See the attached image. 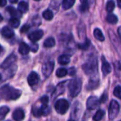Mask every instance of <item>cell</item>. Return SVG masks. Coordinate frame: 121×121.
I'll return each mask as SVG.
<instances>
[{"label":"cell","instance_id":"1","mask_svg":"<svg viewBox=\"0 0 121 121\" xmlns=\"http://www.w3.org/2000/svg\"><path fill=\"white\" fill-rule=\"evenodd\" d=\"M21 95V91L16 89L8 84L0 88V99L6 101L16 100Z\"/></svg>","mask_w":121,"mask_h":121},{"label":"cell","instance_id":"2","mask_svg":"<svg viewBox=\"0 0 121 121\" xmlns=\"http://www.w3.org/2000/svg\"><path fill=\"white\" fill-rule=\"evenodd\" d=\"M82 68L86 75L93 77L96 75L98 71L97 60L95 57H91L83 65Z\"/></svg>","mask_w":121,"mask_h":121},{"label":"cell","instance_id":"3","mask_svg":"<svg viewBox=\"0 0 121 121\" xmlns=\"http://www.w3.org/2000/svg\"><path fill=\"white\" fill-rule=\"evenodd\" d=\"M82 82L79 78L72 79L69 84V94L72 97H76L82 91Z\"/></svg>","mask_w":121,"mask_h":121},{"label":"cell","instance_id":"4","mask_svg":"<svg viewBox=\"0 0 121 121\" xmlns=\"http://www.w3.org/2000/svg\"><path fill=\"white\" fill-rule=\"evenodd\" d=\"M69 108V102L65 100V99H59L55 105V111H57V113L63 115L65 113H67V111H68Z\"/></svg>","mask_w":121,"mask_h":121},{"label":"cell","instance_id":"5","mask_svg":"<svg viewBox=\"0 0 121 121\" xmlns=\"http://www.w3.org/2000/svg\"><path fill=\"white\" fill-rule=\"evenodd\" d=\"M120 111V105L118 101L113 100L109 106V109H108V117L109 119L113 120L115 119Z\"/></svg>","mask_w":121,"mask_h":121},{"label":"cell","instance_id":"6","mask_svg":"<svg viewBox=\"0 0 121 121\" xmlns=\"http://www.w3.org/2000/svg\"><path fill=\"white\" fill-rule=\"evenodd\" d=\"M55 62L54 61H48L45 62L42 66V72L45 77H48L54 69Z\"/></svg>","mask_w":121,"mask_h":121},{"label":"cell","instance_id":"7","mask_svg":"<svg viewBox=\"0 0 121 121\" xmlns=\"http://www.w3.org/2000/svg\"><path fill=\"white\" fill-rule=\"evenodd\" d=\"M99 104V100L96 96H91L89 97L86 101V107L89 110H94L96 109Z\"/></svg>","mask_w":121,"mask_h":121},{"label":"cell","instance_id":"8","mask_svg":"<svg viewBox=\"0 0 121 121\" xmlns=\"http://www.w3.org/2000/svg\"><path fill=\"white\" fill-rule=\"evenodd\" d=\"M16 56L14 54H11L5 59L4 62L1 64V67L5 69H8L11 66H13V65L14 64V62H16Z\"/></svg>","mask_w":121,"mask_h":121},{"label":"cell","instance_id":"9","mask_svg":"<svg viewBox=\"0 0 121 121\" xmlns=\"http://www.w3.org/2000/svg\"><path fill=\"white\" fill-rule=\"evenodd\" d=\"M101 62H102L101 70H102L104 77H106L111 72V67L110 64L108 62V61L106 60V59L105 58L104 56H102Z\"/></svg>","mask_w":121,"mask_h":121},{"label":"cell","instance_id":"10","mask_svg":"<svg viewBox=\"0 0 121 121\" xmlns=\"http://www.w3.org/2000/svg\"><path fill=\"white\" fill-rule=\"evenodd\" d=\"M43 36V31L42 30H37L28 34V38L32 42L35 43L36 41H38L40 38H42Z\"/></svg>","mask_w":121,"mask_h":121},{"label":"cell","instance_id":"11","mask_svg":"<svg viewBox=\"0 0 121 121\" xmlns=\"http://www.w3.org/2000/svg\"><path fill=\"white\" fill-rule=\"evenodd\" d=\"M39 82V76L38 74L35 72H32L30 73V74L28 77V83L30 86H35L36 84H38Z\"/></svg>","mask_w":121,"mask_h":121},{"label":"cell","instance_id":"12","mask_svg":"<svg viewBox=\"0 0 121 121\" xmlns=\"http://www.w3.org/2000/svg\"><path fill=\"white\" fill-rule=\"evenodd\" d=\"M25 114L22 109H16L13 113V118L15 121H22L24 118Z\"/></svg>","mask_w":121,"mask_h":121},{"label":"cell","instance_id":"13","mask_svg":"<svg viewBox=\"0 0 121 121\" xmlns=\"http://www.w3.org/2000/svg\"><path fill=\"white\" fill-rule=\"evenodd\" d=\"M1 34L5 38H11L14 35V32L8 26H4L1 30Z\"/></svg>","mask_w":121,"mask_h":121},{"label":"cell","instance_id":"14","mask_svg":"<svg viewBox=\"0 0 121 121\" xmlns=\"http://www.w3.org/2000/svg\"><path fill=\"white\" fill-rule=\"evenodd\" d=\"M66 83H67V82H63L60 83L57 86V87L55 89V93H54V97L55 98L57 97L58 95L62 94L65 91V84Z\"/></svg>","mask_w":121,"mask_h":121},{"label":"cell","instance_id":"15","mask_svg":"<svg viewBox=\"0 0 121 121\" xmlns=\"http://www.w3.org/2000/svg\"><path fill=\"white\" fill-rule=\"evenodd\" d=\"M30 51V48H29V46L24 42H21L19 45V48H18V52L20 54L23 55H27L28 54Z\"/></svg>","mask_w":121,"mask_h":121},{"label":"cell","instance_id":"16","mask_svg":"<svg viewBox=\"0 0 121 121\" xmlns=\"http://www.w3.org/2000/svg\"><path fill=\"white\" fill-rule=\"evenodd\" d=\"M18 9L22 13L27 12V11L28 10V3L26 2V1H20L18 5Z\"/></svg>","mask_w":121,"mask_h":121},{"label":"cell","instance_id":"17","mask_svg":"<svg viewBox=\"0 0 121 121\" xmlns=\"http://www.w3.org/2000/svg\"><path fill=\"white\" fill-rule=\"evenodd\" d=\"M70 62V57L68 55H62L58 57V62L62 65H65L69 64Z\"/></svg>","mask_w":121,"mask_h":121},{"label":"cell","instance_id":"18","mask_svg":"<svg viewBox=\"0 0 121 121\" xmlns=\"http://www.w3.org/2000/svg\"><path fill=\"white\" fill-rule=\"evenodd\" d=\"M94 35L96 39H97L99 41H104L105 40V37L103 35L102 31L99 28H96L94 30Z\"/></svg>","mask_w":121,"mask_h":121},{"label":"cell","instance_id":"19","mask_svg":"<svg viewBox=\"0 0 121 121\" xmlns=\"http://www.w3.org/2000/svg\"><path fill=\"white\" fill-rule=\"evenodd\" d=\"M99 86V82L96 79H91L89 81L88 85L86 86V89L88 90H92L96 89Z\"/></svg>","mask_w":121,"mask_h":121},{"label":"cell","instance_id":"20","mask_svg":"<svg viewBox=\"0 0 121 121\" xmlns=\"http://www.w3.org/2000/svg\"><path fill=\"white\" fill-rule=\"evenodd\" d=\"M109 37L111 39V41H112L113 44L114 45V46L116 47V48L118 49L119 48V42L117 40V38L113 30H109Z\"/></svg>","mask_w":121,"mask_h":121},{"label":"cell","instance_id":"21","mask_svg":"<svg viewBox=\"0 0 121 121\" xmlns=\"http://www.w3.org/2000/svg\"><path fill=\"white\" fill-rule=\"evenodd\" d=\"M43 45L45 48H52L55 45V40L53 38L50 37L44 41Z\"/></svg>","mask_w":121,"mask_h":121},{"label":"cell","instance_id":"22","mask_svg":"<svg viewBox=\"0 0 121 121\" xmlns=\"http://www.w3.org/2000/svg\"><path fill=\"white\" fill-rule=\"evenodd\" d=\"M74 3H75V1L74 0H65L62 1V8L65 10H67L72 8Z\"/></svg>","mask_w":121,"mask_h":121},{"label":"cell","instance_id":"23","mask_svg":"<svg viewBox=\"0 0 121 121\" xmlns=\"http://www.w3.org/2000/svg\"><path fill=\"white\" fill-rule=\"evenodd\" d=\"M9 112V108L7 106L0 107V121H2L6 117V114Z\"/></svg>","mask_w":121,"mask_h":121},{"label":"cell","instance_id":"24","mask_svg":"<svg viewBox=\"0 0 121 121\" xmlns=\"http://www.w3.org/2000/svg\"><path fill=\"white\" fill-rule=\"evenodd\" d=\"M106 21L109 23H111V24H116L118 21V17L113 14V13H110L106 17Z\"/></svg>","mask_w":121,"mask_h":121},{"label":"cell","instance_id":"25","mask_svg":"<svg viewBox=\"0 0 121 121\" xmlns=\"http://www.w3.org/2000/svg\"><path fill=\"white\" fill-rule=\"evenodd\" d=\"M104 115H105V112L103 110H99L93 117V120L94 121H101Z\"/></svg>","mask_w":121,"mask_h":121},{"label":"cell","instance_id":"26","mask_svg":"<svg viewBox=\"0 0 121 121\" xmlns=\"http://www.w3.org/2000/svg\"><path fill=\"white\" fill-rule=\"evenodd\" d=\"M43 16L45 20L50 21V20H52L53 18V13L50 9H46L43 13Z\"/></svg>","mask_w":121,"mask_h":121},{"label":"cell","instance_id":"27","mask_svg":"<svg viewBox=\"0 0 121 121\" xmlns=\"http://www.w3.org/2000/svg\"><path fill=\"white\" fill-rule=\"evenodd\" d=\"M6 11L9 13V14L13 18H16V16H17L18 15V13L17 10L13 6H8L6 8Z\"/></svg>","mask_w":121,"mask_h":121},{"label":"cell","instance_id":"28","mask_svg":"<svg viewBox=\"0 0 121 121\" xmlns=\"http://www.w3.org/2000/svg\"><path fill=\"white\" fill-rule=\"evenodd\" d=\"M90 44H91L90 40H89V39H87V38H86V39L85 40V41H84L83 43H82V44H79L78 47H79V49H82V50H87V49L89 48Z\"/></svg>","mask_w":121,"mask_h":121},{"label":"cell","instance_id":"29","mask_svg":"<svg viewBox=\"0 0 121 121\" xmlns=\"http://www.w3.org/2000/svg\"><path fill=\"white\" fill-rule=\"evenodd\" d=\"M9 24L13 28H18L20 25V21L17 18H11L9 20Z\"/></svg>","mask_w":121,"mask_h":121},{"label":"cell","instance_id":"30","mask_svg":"<svg viewBox=\"0 0 121 121\" xmlns=\"http://www.w3.org/2000/svg\"><path fill=\"white\" fill-rule=\"evenodd\" d=\"M67 74V70L65 68H60L57 70L56 72V75L57 77L61 78V77H64L65 76H66Z\"/></svg>","mask_w":121,"mask_h":121},{"label":"cell","instance_id":"31","mask_svg":"<svg viewBox=\"0 0 121 121\" xmlns=\"http://www.w3.org/2000/svg\"><path fill=\"white\" fill-rule=\"evenodd\" d=\"M81 3H82V5L80 6V8H79L81 12H82V13L86 12L89 9L88 2L86 1H81Z\"/></svg>","mask_w":121,"mask_h":121},{"label":"cell","instance_id":"32","mask_svg":"<svg viewBox=\"0 0 121 121\" xmlns=\"http://www.w3.org/2000/svg\"><path fill=\"white\" fill-rule=\"evenodd\" d=\"M33 114L35 117H37V118H39L42 116V111H41V109L40 108H38V107H33Z\"/></svg>","mask_w":121,"mask_h":121},{"label":"cell","instance_id":"33","mask_svg":"<svg viewBox=\"0 0 121 121\" xmlns=\"http://www.w3.org/2000/svg\"><path fill=\"white\" fill-rule=\"evenodd\" d=\"M115 8V2L113 1H109L106 4V11L109 13L112 12Z\"/></svg>","mask_w":121,"mask_h":121},{"label":"cell","instance_id":"34","mask_svg":"<svg viewBox=\"0 0 121 121\" xmlns=\"http://www.w3.org/2000/svg\"><path fill=\"white\" fill-rule=\"evenodd\" d=\"M113 94L118 97V99H121V86H117L115 89H114V91H113Z\"/></svg>","mask_w":121,"mask_h":121},{"label":"cell","instance_id":"35","mask_svg":"<svg viewBox=\"0 0 121 121\" xmlns=\"http://www.w3.org/2000/svg\"><path fill=\"white\" fill-rule=\"evenodd\" d=\"M48 101H49V99L47 96H44L40 99L42 106H48Z\"/></svg>","mask_w":121,"mask_h":121},{"label":"cell","instance_id":"36","mask_svg":"<svg viewBox=\"0 0 121 121\" xmlns=\"http://www.w3.org/2000/svg\"><path fill=\"white\" fill-rule=\"evenodd\" d=\"M29 48L31 51H33V52H35L38 50V45L36 43H32L30 45V47H29Z\"/></svg>","mask_w":121,"mask_h":121},{"label":"cell","instance_id":"37","mask_svg":"<svg viewBox=\"0 0 121 121\" xmlns=\"http://www.w3.org/2000/svg\"><path fill=\"white\" fill-rule=\"evenodd\" d=\"M107 99H108V95H107L106 93H104V94L102 95V96L101 97L99 101H100L101 103H105V102L107 101Z\"/></svg>","mask_w":121,"mask_h":121},{"label":"cell","instance_id":"38","mask_svg":"<svg viewBox=\"0 0 121 121\" xmlns=\"http://www.w3.org/2000/svg\"><path fill=\"white\" fill-rule=\"evenodd\" d=\"M29 28H30V26L28 24H26V25L23 26L22 28H21V33H25V32L28 31L29 30Z\"/></svg>","mask_w":121,"mask_h":121},{"label":"cell","instance_id":"39","mask_svg":"<svg viewBox=\"0 0 121 121\" xmlns=\"http://www.w3.org/2000/svg\"><path fill=\"white\" fill-rule=\"evenodd\" d=\"M75 72H76V70H75V69H74V67H72V68H70V69H69V74H71L72 76H73L74 74H75Z\"/></svg>","mask_w":121,"mask_h":121},{"label":"cell","instance_id":"40","mask_svg":"<svg viewBox=\"0 0 121 121\" xmlns=\"http://www.w3.org/2000/svg\"><path fill=\"white\" fill-rule=\"evenodd\" d=\"M7 1L6 0H0V6H4L6 4Z\"/></svg>","mask_w":121,"mask_h":121},{"label":"cell","instance_id":"41","mask_svg":"<svg viewBox=\"0 0 121 121\" xmlns=\"http://www.w3.org/2000/svg\"><path fill=\"white\" fill-rule=\"evenodd\" d=\"M121 27H119V28H118V35H119V38H121Z\"/></svg>","mask_w":121,"mask_h":121},{"label":"cell","instance_id":"42","mask_svg":"<svg viewBox=\"0 0 121 121\" xmlns=\"http://www.w3.org/2000/svg\"><path fill=\"white\" fill-rule=\"evenodd\" d=\"M2 21H3V17H2V16L0 13V22H1Z\"/></svg>","mask_w":121,"mask_h":121},{"label":"cell","instance_id":"43","mask_svg":"<svg viewBox=\"0 0 121 121\" xmlns=\"http://www.w3.org/2000/svg\"><path fill=\"white\" fill-rule=\"evenodd\" d=\"M9 1H10L11 3H16V2H17V1H13V0H10Z\"/></svg>","mask_w":121,"mask_h":121},{"label":"cell","instance_id":"44","mask_svg":"<svg viewBox=\"0 0 121 121\" xmlns=\"http://www.w3.org/2000/svg\"><path fill=\"white\" fill-rule=\"evenodd\" d=\"M118 6L121 8V2H120V1H118Z\"/></svg>","mask_w":121,"mask_h":121},{"label":"cell","instance_id":"45","mask_svg":"<svg viewBox=\"0 0 121 121\" xmlns=\"http://www.w3.org/2000/svg\"><path fill=\"white\" fill-rule=\"evenodd\" d=\"M1 79H2V75H1V74H0V81L1 80Z\"/></svg>","mask_w":121,"mask_h":121},{"label":"cell","instance_id":"46","mask_svg":"<svg viewBox=\"0 0 121 121\" xmlns=\"http://www.w3.org/2000/svg\"><path fill=\"white\" fill-rule=\"evenodd\" d=\"M1 45H0V53H1Z\"/></svg>","mask_w":121,"mask_h":121},{"label":"cell","instance_id":"47","mask_svg":"<svg viewBox=\"0 0 121 121\" xmlns=\"http://www.w3.org/2000/svg\"><path fill=\"white\" fill-rule=\"evenodd\" d=\"M69 121H74V120H69Z\"/></svg>","mask_w":121,"mask_h":121},{"label":"cell","instance_id":"48","mask_svg":"<svg viewBox=\"0 0 121 121\" xmlns=\"http://www.w3.org/2000/svg\"></svg>","mask_w":121,"mask_h":121}]
</instances>
